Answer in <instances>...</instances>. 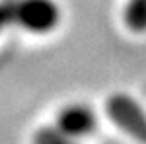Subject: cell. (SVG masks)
<instances>
[{
  "label": "cell",
  "mask_w": 146,
  "mask_h": 144,
  "mask_svg": "<svg viewBox=\"0 0 146 144\" xmlns=\"http://www.w3.org/2000/svg\"><path fill=\"white\" fill-rule=\"evenodd\" d=\"M14 23L25 31L47 33L60 20V10L53 0H12Z\"/></svg>",
  "instance_id": "1"
},
{
  "label": "cell",
  "mask_w": 146,
  "mask_h": 144,
  "mask_svg": "<svg viewBox=\"0 0 146 144\" xmlns=\"http://www.w3.org/2000/svg\"><path fill=\"white\" fill-rule=\"evenodd\" d=\"M105 113L121 131L146 144V111L133 98L115 94L105 101Z\"/></svg>",
  "instance_id": "2"
},
{
  "label": "cell",
  "mask_w": 146,
  "mask_h": 144,
  "mask_svg": "<svg viewBox=\"0 0 146 144\" xmlns=\"http://www.w3.org/2000/svg\"><path fill=\"white\" fill-rule=\"evenodd\" d=\"M98 119L88 105H66L56 115V127L72 138L94 133Z\"/></svg>",
  "instance_id": "3"
},
{
  "label": "cell",
  "mask_w": 146,
  "mask_h": 144,
  "mask_svg": "<svg viewBox=\"0 0 146 144\" xmlns=\"http://www.w3.org/2000/svg\"><path fill=\"white\" fill-rule=\"evenodd\" d=\"M125 23L133 31H146V0H129L127 2Z\"/></svg>",
  "instance_id": "4"
},
{
  "label": "cell",
  "mask_w": 146,
  "mask_h": 144,
  "mask_svg": "<svg viewBox=\"0 0 146 144\" xmlns=\"http://www.w3.org/2000/svg\"><path fill=\"white\" fill-rule=\"evenodd\" d=\"M33 144H76L72 136L62 133L58 127L51 129V127H43L33 134Z\"/></svg>",
  "instance_id": "5"
},
{
  "label": "cell",
  "mask_w": 146,
  "mask_h": 144,
  "mask_svg": "<svg viewBox=\"0 0 146 144\" xmlns=\"http://www.w3.org/2000/svg\"><path fill=\"white\" fill-rule=\"evenodd\" d=\"M10 23H14L12 0H4V2H0V31H4Z\"/></svg>",
  "instance_id": "6"
}]
</instances>
